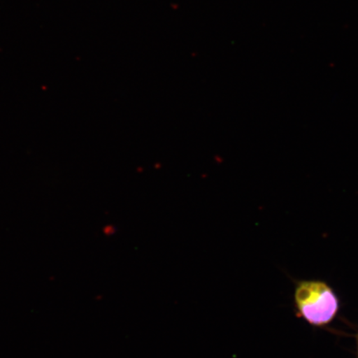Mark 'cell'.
Wrapping results in <instances>:
<instances>
[{"instance_id": "cell-1", "label": "cell", "mask_w": 358, "mask_h": 358, "mask_svg": "<svg viewBox=\"0 0 358 358\" xmlns=\"http://www.w3.org/2000/svg\"><path fill=\"white\" fill-rule=\"evenodd\" d=\"M295 311L299 319L315 328H324L337 317L340 299L327 282L304 280L297 282L294 292Z\"/></svg>"}, {"instance_id": "cell-2", "label": "cell", "mask_w": 358, "mask_h": 358, "mask_svg": "<svg viewBox=\"0 0 358 358\" xmlns=\"http://www.w3.org/2000/svg\"><path fill=\"white\" fill-rule=\"evenodd\" d=\"M356 358H358V333L357 335V357Z\"/></svg>"}]
</instances>
